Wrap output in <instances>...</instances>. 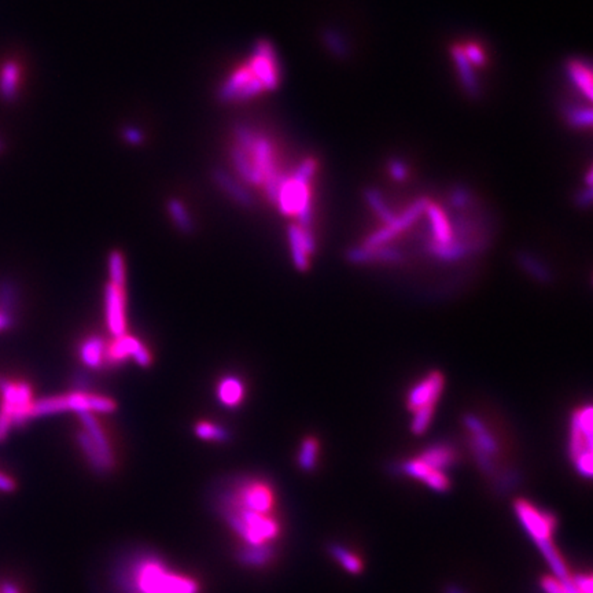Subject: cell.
I'll use <instances>...</instances> for the list:
<instances>
[{
    "label": "cell",
    "instance_id": "cell-36",
    "mask_svg": "<svg viewBox=\"0 0 593 593\" xmlns=\"http://www.w3.org/2000/svg\"><path fill=\"white\" fill-rule=\"evenodd\" d=\"M109 275H110V283L124 288L127 281V271H125V261L120 251H111L109 256Z\"/></svg>",
    "mask_w": 593,
    "mask_h": 593
},
{
    "label": "cell",
    "instance_id": "cell-37",
    "mask_svg": "<svg viewBox=\"0 0 593 593\" xmlns=\"http://www.w3.org/2000/svg\"><path fill=\"white\" fill-rule=\"evenodd\" d=\"M365 198H367L368 204L371 205V208L375 210V213L379 216V218L384 221V224L391 223L394 220V217L397 216L384 204V198L378 191H375V190L367 191Z\"/></svg>",
    "mask_w": 593,
    "mask_h": 593
},
{
    "label": "cell",
    "instance_id": "cell-4",
    "mask_svg": "<svg viewBox=\"0 0 593 593\" xmlns=\"http://www.w3.org/2000/svg\"><path fill=\"white\" fill-rule=\"evenodd\" d=\"M237 146L242 147L250 155L256 169L263 177V188L267 197L275 204L278 188L283 176L277 168L274 146L265 137L254 132L250 127L239 124L234 130Z\"/></svg>",
    "mask_w": 593,
    "mask_h": 593
},
{
    "label": "cell",
    "instance_id": "cell-52",
    "mask_svg": "<svg viewBox=\"0 0 593 593\" xmlns=\"http://www.w3.org/2000/svg\"><path fill=\"white\" fill-rule=\"evenodd\" d=\"M0 593H20V589L10 581H3L0 585Z\"/></svg>",
    "mask_w": 593,
    "mask_h": 593
},
{
    "label": "cell",
    "instance_id": "cell-16",
    "mask_svg": "<svg viewBox=\"0 0 593 593\" xmlns=\"http://www.w3.org/2000/svg\"><path fill=\"white\" fill-rule=\"evenodd\" d=\"M288 242L294 265L300 271L309 268V258L314 253L316 242L311 228L293 224L288 227Z\"/></svg>",
    "mask_w": 593,
    "mask_h": 593
},
{
    "label": "cell",
    "instance_id": "cell-49",
    "mask_svg": "<svg viewBox=\"0 0 593 593\" xmlns=\"http://www.w3.org/2000/svg\"><path fill=\"white\" fill-rule=\"evenodd\" d=\"M452 202L454 207L463 208L468 202V194L464 190H456L452 195Z\"/></svg>",
    "mask_w": 593,
    "mask_h": 593
},
{
    "label": "cell",
    "instance_id": "cell-39",
    "mask_svg": "<svg viewBox=\"0 0 593 593\" xmlns=\"http://www.w3.org/2000/svg\"><path fill=\"white\" fill-rule=\"evenodd\" d=\"M568 121L578 128L589 127L592 124V111L591 109H582V107H574L568 110Z\"/></svg>",
    "mask_w": 593,
    "mask_h": 593
},
{
    "label": "cell",
    "instance_id": "cell-27",
    "mask_svg": "<svg viewBox=\"0 0 593 593\" xmlns=\"http://www.w3.org/2000/svg\"><path fill=\"white\" fill-rule=\"evenodd\" d=\"M536 544H537V547H538L540 552L543 554L544 559L547 560V563L550 564V567L554 573V577L558 578L560 582L567 581L571 575L568 573V568H567L564 560L560 557L557 547L554 545V543L552 541H541V543H536Z\"/></svg>",
    "mask_w": 593,
    "mask_h": 593
},
{
    "label": "cell",
    "instance_id": "cell-33",
    "mask_svg": "<svg viewBox=\"0 0 593 593\" xmlns=\"http://www.w3.org/2000/svg\"><path fill=\"white\" fill-rule=\"evenodd\" d=\"M195 435L202 441L211 442H227L230 440V431L216 423L211 421H200L194 427Z\"/></svg>",
    "mask_w": 593,
    "mask_h": 593
},
{
    "label": "cell",
    "instance_id": "cell-41",
    "mask_svg": "<svg viewBox=\"0 0 593 593\" xmlns=\"http://www.w3.org/2000/svg\"><path fill=\"white\" fill-rule=\"evenodd\" d=\"M463 53H464L467 61L473 67H482L485 64V53L478 44H475V43L468 44L466 48H463Z\"/></svg>",
    "mask_w": 593,
    "mask_h": 593
},
{
    "label": "cell",
    "instance_id": "cell-38",
    "mask_svg": "<svg viewBox=\"0 0 593 593\" xmlns=\"http://www.w3.org/2000/svg\"><path fill=\"white\" fill-rule=\"evenodd\" d=\"M434 411H435V407H426V408H420L418 411H415L414 418L411 421V430L415 434H423L428 428V426L433 420Z\"/></svg>",
    "mask_w": 593,
    "mask_h": 593
},
{
    "label": "cell",
    "instance_id": "cell-51",
    "mask_svg": "<svg viewBox=\"0 0 593 593\" xmlns=\"http://www.w3.org/2000/svg\"><path fill=\"white\" fill-rule=\"evenodd\" d=\"M13 324H14L13 316L0 314V330H7V328L13 327Z\"/></svg>",
    "mask_w": 593,
    "mask_h": 593
},
{
    "label": "cell",
    "instance_id": "cell-28",
    "mask_svg": "<svg viewBox=\"0 0 593 593\" xmlns=\"http://www.w3.org/2000/svg\"><path fill=\"white\" fill-rule=\"evenodd\" d=\"M452 54H454V62H456V67H457L459 73H460L461 83H463L464 88L470 92V95L477 97L480 94V87H478V81H477L474 70H473V65L467 61L461 47H459V46L454 47Z\"/></svg>",
    "mask_w": 593,
    "mask_h": 593
},
{
    "label": "cell",
    "instance_id": "cell-22",
    "mask_svg": "<svg viewBox=\"0 0 593 593\" xmlns=\"http://www.w3.org/2000/svg\"><path fill=\"white\" fill-rule=\"evenodd\" d=\"M218 401L227 408H237L242 404L244 397V384L238 377H224L217 386Z\"/></svg>",
    "mask_w": 593,
    "mask_h": 593
},
{
    "label": "cell",
    "instance_id": "cell-6",
    "mask_svg": "<svg viewBox=\"0 0 593 593\" xmlns=\"http://www.w3.org/2000/svg\"><path fill=\"white\" fill-rule=\"evenodd\" d=\"M592 407L585 405L573 414L570 426V454L575 470L591 478L592 459Z\"/></svg>",
    "mask_w": 593,
    "mask_h": 593
},
{
    "label": "cell",
    "instance_id": "cell-7",
    "mask_svg": "<svg viewBox=\"0 0 593 593\" xmlns=\"http://www.w3.org/2000/svg\"><path fill=\"white\" fill-rule=\"evenodd\" d=\"M0 394H1V412L11 418L15 427L24 426L31 420L32 407V389L27 382L13 384L6 378H0Z\"/></svg>",
    "mask_w": 593,
    "mask_h": 593
},
{
    "label": "cell",
    "instance_id": "cell-12",
    "mask_svg": "<svg viewBox=\"0 0 593 593\" xmlns=\"http://www.w3.org/2000/svg\"><path fill=\"white\" fill-rule=\"evenodd\" d=\"M130 358H134V361L140 367H147L151 363L150 351L146 348V345L141 344L135 337H130L125 334L123 337L114 338V341L107 345L106 361L109 364L125 363Z\"/></svg>",
    "mask_w": 593,
    "mask_h": 593
},
{
    "label": "cell",
    "instance_id": "cell-45",
    "mask_svg": "<svg viewBox=\"0 0 593 593\" xmlns=\"http://www.w3.org/2000/svg\"><path fill=\"white\" fill-rule=\"evenodd\" d=\"M575 587L581 593H592V578L589 575H575L571 577Z\"/></svg>",
    "mask_w": 593,
    "mask_h": 593
},
{
    "label": "cell",
    "instance_id": "cell-34",
    "mask_svg": "<svg viewBox=\"0 0 593 593\" xmlns=\"http://www.w3.org/2000/svg\"><path fill=\"white\" fill-rule=\"evenodd\" d=\"M317 457H319V441L314 437H308L302 441L300 447L298 454V466L304 471H312L317 466Z\"/></svg>",
    "mask_w": 593,
    "mask_h": 593
},
{
    "label": "cell",
    "instance_id": "cell-13",
    "mask_svg": "<svg viewBox=\"0 0 593 593\" xmlns=\"http://www.w3.org/2000/svg\"><path fill=\"white\" fill-rule=\"evenodd\" d=\"M444 384L445 381L441 372H430L410 390L407 398L408 410L415 412L420 408L435 407L442 394Z\"/></svg>",
    "mask_w": 593,
    "mask_h": 593
},
{
    "label": "cell",
    "instance_id": "cell-1",
    "mask_svg": "<svg viewBox=\"0 0 593 593\" xmlns=\"http://www.w3.org/2000/svg\"><path fill=\"white\" fill-rule=\"evenodd\" d=\"M116 585L121 593H200L197 581L176 573L164 559L150 552L120 564Z\"/></svg>",
    "mask_w": 593,
    "mask_h": 593
},
{
    "label": "cell",
    "instance_id": "cell-29",
    "mask_svg": "<svg viewBox=\"0 0 593 593\" xmlns=\"http://www.w3.org/2000/svg\"><path fill=\"white\" fill-rule=\"evenodd\" d=\"M568 74L577 88L587 97L588 101L592 99V70L581 61H571L568 64Z\"/></svg>",
    "mask_w": 593,
    "mask_h": 593
},
{
    "label": "cell",
    "instance_id": "cell-10",
    "mask_svg": "<svg viewBox=\"0 0 593 593\" xmlns=\"http://www.w3.org/2000/svg\"><path fill=\"white\" fill-rule=\"evenodd\" d=\"M514 507L519 522L534 543L552 541V536L557 529V518L554 515L522 498L517 500Z\"/></svg>",
    "mask_w": 593,
    "mask_h": 593
},
{
    "label": "cell",
    "instance_id": "cell-15",
    "mask_svg": "<svg viewBox=\"0 0 593 593\" xmlns=\"http://www.w3.org/2000/svg\"><path fill=\"white\" fill-rule=\"evenodd\" d=\"M401 473L405 475L418 480L435 491H448L451 488V481L444 471H438L424 461H421L418 456L415 459H410L401 464Z\"/></svg>",
    "mask_w": 593,
    "mask_h": 593
},
{
    "label": "cell",
    "instance_id": "cell-19",
    "mask_svg": "<svg viewBox=\"0 0 593 593\" xmlns=\"http://www.w3.org/2000/svg\"><path fill=\"white\" fill-rule=\"evenodd\" d=\"M78 417H80V420L84 426V431L91 437L94 444L98 447V449L105 457L106 461L113 467L114 466L113 449H111L110 441L106 435L105 430L102 428L98 419L95 418L94 414H91V412H81V414H78Z\"/></svg>",
    "mask_w": 593,
    "mask_h": 593
},
{
    "label": "cell",
    "instance_id": "cell-47",
    "mask_svg": "<svg viewBox=\"0 0 593 593\" xmlns=\"http://www.w3.org/2000/svg\"><path fill=\"white\" fill-rule=\"evenodd\" d=\"M390 174L396 180H404L408 175V171H407V167H405L404 162L393 161L390 164Z\"/></svg>",
    "mask_w": 593,
    "mask_h": 593
},
{
    "label": "cell",
    "instance_id": "cell-31",
    "mask_svg": "<svg viewBox=\"0 0 593 593\" xmlns=\"http://www.w3.org/2000/svg\"><path fill=\"white\" fill-rule=\"evenodd\" d=\"M328 552L350 574H360L363 570V563L353 552H350L342 544H330Z\"/></svg>",
    "mask_w": 593,
    "mask_h": 593
},
{
    "label": "cell",
    "instance_id": "cell-42",
    "mask_svg": "<svg viewBox=\"0 0 593 593\" xmlns=\"http://www.w3.org/2000/svg\"><path fill=\"white\" fill-rule=\"evenodd\" d=\"M123 138L127 140L130 144H134V146H139V144H141L144 141L143 132L140 131L139 128L132 127V125L125 127L123 130Z\"/></svg>",
    "mask_w": 593,
    "mask_h": 593
},
{
    "label": "cell",
    "instance_id": "cell-21",
    "mask_svg": "<svg viewBox=\"0 0 593 593\" xmlns=\"http://www.w3.org/2000/svg\"><path fill=\"white\" fill-rule=\"evenodd\" d=\"M231 161L234 164L237 174L244 180V183L251 184V186H257V187H263V183H264L263 177L256 169V167H254L250 155L247 154V151H244L242 147L234 144V147L231 148Z\"/></svg>",
    "mask_w": 593,
    "mask_h": 593
},
{
    "label": "cell",
    "instance_id": "cell-2",
    "mask_svg": "<svg viewBox=\"0 0 593 593\" xmlns=\"http://www.w3.org/2000/svg\"><path fill=\"white\" fill-rule=\"evenodd\" d=\"M316 162L308 158L302 161L293 175L283 176L275 204L284 216L297 217L298 225L311 228L312 224V195L311 181L316 174Z\"/></svg>",
    "mask_w": 593,
    "mask_h": 593
},
{
    "label": "cell",
    "instance_id": "cell-3",
    "mask_svg": "<svg viewBox=\"0 0 593 593\" xmlns=\"http://www.w3.org/2000/svg\"><path fill=\"white\" fill-rule=\"evenodd\" d=\"M217 508L225 510H246L263 515H274L275 494L274 489L264 481L244 477L237 478L227 488L221 489L217 494Z\"/></svg>",
    "mask_w": 593,
    "mask_h": 593
},
{
    "label": "cell",
    "instance_id": "cell-50",
    "mask_svg": "<svg viewBox=\"0 0 593 593\" xmlns=\"http://www.w3.org/2000/svg\"><path fill=\"white\" fill-rule=\"evenodd\" d=\"M578 202H580L581 207H589L591 205V202H592V188L591 187H588L587 191H584L578 195Z\"/></svg>",
    "mask_w": 593,
    "mask_h": 593
},
{
    "label": "cell",
    "instance_id": "cell-5",
    "mask_svg": "<svg viewBox=\"0 0 593 593\" xmlns=\"http://www.w3.org/2000/svg\"><path fill=\"white\" fill-rule=\"evenodd\" d=\"M220 515L247 545L272 543L279 536L280 524L274 515H263L246 510H225L220 511Z\"/></svg>",
    "mask_w": 593,
    "mask_h": 593
},
{
    "label": "cell",
    "instance_id": "cell-9",
    "mask_svg": "<svg viewBox=\"0 0 593 593\" xmlns=\"http://www.w3.org/2000/svg\"><path fill=\"white\" fill-rule=\"evenodd\" d=\"M264 91L263 84L256 78L246 64L244 67L234 70L223 81L218 90V99L225 104L242 102L258 97Z\"/></svg>",
    "mask_w": 593,
    "mask_h": 593
},
{
    "label": "cell",
    "instance_id": "cell-48",
    "mask_svg": "<svg viewBox=\"0 0 593 593\" xmlns=\"http://www.w3.org/2000/svg\"><path fill=\"white\" fill-rule=\"evenodd\" d=\"M15 488H17L15 481L13 478H10V477H7V475H4V474L0 473V491L13 493L15 490Z\"/></svg>",
    "mask_w": 593,
    "mask_h": 593
},
{
    "label": "cell",
    "instance_id": "cell-26",
    "mask_svg": "<svg viewBox=\"0 0 593 593\" xmlns=\"http://www.w3.org/2000/svg\"><path fill=\"white\" fill-rule=\"evenodd\" d=\"M77 442L83 451L84 456L87 457L90 466L92 467L94 471H97L98 474H105L107 471H110L113 467L106 461L105 457L101 454V451L98 449V447L94 444V441L91 440V437L84 431H78L77 434Z\"/></svg>",
    "mask_w": 593,
    "mask_h": 593
},
{
    "label": "cell",
    "instance_id": "cell-46",
    "mask_svg": "<svg viewBox=\"0 0 593 593\" xmlns=\"http://www.w3.org/2000/svg\"><path fill=\"white\" fill-rule=\"evenodd\" d=\"M11 427H13L11 418H10L7 414H4V412H1V411H0V442L6 441V438H7V437H8V434H10Z\"/></svg>",
    "mask_w": 593,
    "mask_h": 593
},
{
    "label": "cell",
    "instance_id": "cell-40",
    "mask_svg": "<svg viewBox=\"0 0 593 593\" xmlns=\"http://www.w3.org/2000/svg\"><path fill=\"white\" fill-rule=\"evenodd\" d=\"M324 41H326V44L328 46V48H330V51H331L333 54H335V55H338V57H344V55H347V53H348L347 44H345V41L342 40V37L338 35L337 32H334V31H328V32H326V35H324Z\"/></svg>",
    "mask_w": 593,
    "mask_h": 593
},
{
    "label": "cell",
    "instance_id": "cell-30",
    "mask_svg": "<svg viewBox=\"0 0 593 593\" xmlns=\"http://www.w3.org/2000/svg\"><path fill=\"white\" fill-rule=\"evenodd\" d=\"M65 411H68L65 396L46 397V398H40V400H36L32 403L31 419L61 414V412H65Z\"/></svg>",
    "mask_w": 593,
    "mask_h": 593
},
{
    "label": "cell",
    "instance_id": "cell-11",
    "mask_svg": "<svg viewBox=\"0 0 593 593\" xmlns=\"http://www.w3.org/2000/svg\"><path fill=\"white\" fill-rule=\"evenodd\" d=\"M464 424H466V428L471 434L473 451H474L477 463L480 464V467L484 473L493 474L496 471L494 457L497 456L498 451H500L496 438L493 437L490 430L487 428L484 421L481 419L474 417V415L466 417Z\"/></svg>",
    "mask_w": 593,
    "mask_h": 593
},
{
    "label": "cell",
    "instance_id": "cell-43",
    "mask_svg": "<svg viewBox=\"0 0 593 593\" xmlns=\"http://www.w3.org/2000/svg\"><path fill=\"white\" fill-rule=\"evenodd\" d=\"M541 588L545 593H566L563 584L555 577H543L541 578Z\"/></svg>",
    "mask_w": 593,
    "mask_h": 593
},
{
    "label": "cell",
    "instance_id": "cell-8",
    "mask_svg": "<svg viewBox=\"0 0 593 593\" xmlns=\"http://www.w3.org/2000/svg\"><path fill=\"white\" fill-rule=\"evenodd\" d=\"M247 67L263 84L265 91H274L278 88L280 81L279 58L274 46L268 40H260L254 44Z\"/></svg>",
    "mask_w": 593,
    "mask_h": 593
},
{
    "label": "cell",
    "instance_id": "cell-14",
    "mask_svg": "<svg viewBox=\"0 0 593 593\" xmlns=\"http://www.w3.org/2000/svg\"><path fill=\"white\" fill-rule=\"evenodd\" d=\"M106 323L113 338L127 334L124 288L109 283L105 288Z\"/></svg>",
    "mask_w": 593,
    "mask_h": 593
},
{
    "label": "cell",
    "instance_id": "cell-53",
    "mask_svg": "<svg viewBox=\"0 0 593 593\" xmlns=\"http://www.w3.org/2000/svg\"><path fill=\"white\" fill-rule=\"evenodd\" d=\"M445 593H467L464 589H461L460 587H456V585H449V587H447V589H445Z\"/></svg>",
    "mask_w": 593,
    "mask_h": 593
},
{
    "label": "cell",
    "instance_id": "cell-32",
    "mask_svg": "<svg viewBox=\"0 0 593 593\" xmlns=\"http://www.w3.org/2000/svg\"><path fill=\"white\" fill-rule=\"evenodd\" d=\"M167 209L171 216V218L174 220L176 227L184 232V234H190L194 230V221L193 217L190 214V211L184 207V204L179 200H169L167 204Z\"/></svg>",
    "mask_w": 593,
    "mask_h": 593
},
{
    "label": "cell",
    "instance_id": "cell-20",
    "mask_svg": "<svg viewBox=\"0 0 593 593\" xmlns=\"http://www.w3.org/2000/svg\"><path fill=\"white\" fill-rule=\"evenodd\" d=\"M213 180L214 183L228 195L231 197L237 204L244 208H251L254 205V200L247 188L237 181L232 176L227 174L223 169H217L213 172Z\"/></svg>",
    "mask_w": 593,
    "mask_h": 593
},
{
    "label": "cell",
    "instance_id": "cell-17",
    "mask_svg": "<svg viewBox=\"0 0 593 593\" xmlns=\"http://www.w3.org/2000/svg\"><path fill=\"white\" fill-rule=\"evenodd\" d=\"M424 211L427 213L428 218H430V228H431V244L428 246L430 251H435L438 249L451 246V244L457 242L454 239V230L452 225L449 223L448 216L444 213V210L441 209L438 205L435 204H430L427 202V207Z\"/></svg>",
    "mask_w": 593,
    "mask_h": 593
},
{
    "label": "cell",
    "instance_id": "cell-44",
    "mask_svg": "<svg viewBox=\"0 0 593 593\" xmlns=\"http://www.w3.org/2000/svg\"><path fill=\"white\" fill-rule=\"evenodd\" d=\"M522 264H524V267L527 268V271L530 272V274H533V275H537V277H540V278H548V275H547V271L543 268V267H540L533 258H530L529 256H526L522 258Z\"/></svg>",
    "mask_w": 593,
    "mask_h": 593
},
{
    "label": "cell",
    "instance_id": "cell-24",
    "mask_svg": "<svg viewBox=\"0 0 593 593\" xmlns=\"http://www.w3.org/2000/svg\"><path fill=\"white\" fill-rule=\"evenodd\" d=\"M418 457L427 466L445 473V470H448L456 461V452L448 444H434L423 451Z\"/></svg>",
    "mask_w": 593,
    "mask_h": 593
},
{
    "label": "cell",
    "instance_id": "cell-35",
    "mask_svg": "<svg viewBox=\"0 0 593 593\" xmlns=\"http://www.w3.org/2000/svg\"><path fill=\"white\" fill-rule=\"evenodd\" d=\"M18 300V293L14 281L3 279L0 281V314L13 316ZM14 317V316H13Z\"/></svg>",
    "mask_w": 593,
    "mask_h": 593
},
{
    "label": "cell",
    "instance_id": "cell-18",
    "mask_svg": "<svg viewBox=\"0 0 593 593\" xmlns=\"http://www.w3.org/2000/svg\"><path fill=\"white\" fill-rule=\"evenodd\" d=\"M277 550L272 543L260 544V545H247L244 544L238 552L237 560L250 568H261L270 564L275 558Z\"/></svg>",
    "mask_w": 593,
    "mask_h": 593
},
{
    "label": "cell",
    "instance_id": "cell-23",
    "mask_svg": "<svg viewBox=\"0 0 593 593\" xmlns=\"http://www.w3.org/2000/svg\"><path fill=\"white\" fill-rule=\"evenodd\" d=\"M106 350L107 344L105 340L98 335H92L84 340L80 345V358L88 368L97 370L106 363Z\"/></svg>",
    "mask_w": 593,
    "mask_h": 593
},
{
    "label": "cell",
    "instance_id": "cell-25",
    "mask_svg": "<svg viewBox=\"0 0 593 593\" xmlns=\"http://www.w3.org/2000/svg\"><path fill=\"white\" fill-rule=\"evenodd\" d=\"M21 68L15 61H6L0 68V97L4 101H14L18 94Z\"/></svg>",
    "mask_w": 593,
    "mask_h": 593
}]
</instances>
